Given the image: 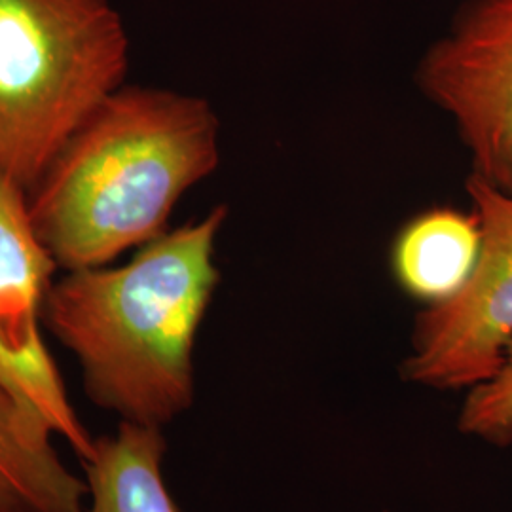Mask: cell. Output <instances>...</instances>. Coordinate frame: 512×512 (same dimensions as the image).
Masks as SVG:
<instances>
[{
    "label": "cell",
    "mask_w": 512,
    "mask_h": 512,
    "mask_svg": "<svg viewBox=\"0 0 512 512\" xmlns=\"http://www.w3.org/2000/svg\"><path fill=\"white\" fill-rule=\"evenodd\" d=\"M164 429L120 421L82 461L90 507L80 512H179L164 478Z\"/></svg>",
    "instance_id": "obj_9"
},
{
    "label": "cell",
    "mask_w": 512,
    "mask_h": 512,
    "mask_svg": "<svg viewBox=\"0 0 512 512\" xmlns=\"http://www.w3.org/2000/svg\"><path fill=\"white\" fill-rule=\"evenodd\" d=\"M219 164L207 99L124 84L27 190L29 217L59 270L109 266L165 234L177 203Z\"/></svg>",
    "instance_id": "obj_2"
},
{
    "label": "cell",
    "mask_w": 512,
    "mask_h": 512,
    "mask_svg": "<svg viewBox=\"0 0 512 512\" xmlns=\"http://www.w3.org/2000/svg\"><path fill=\"white\" fill-rule=\"evenodd\" d=\"M55 433L0 384V512H80L86 478L55 450Z\"/></svg>",
    "instance_id": "obj_7"
},
{
    "label": "cell",
    "mask_w": 512,
    "mask_h": 512,
    "mask_svg": "<svg viewBox=\"0 0 512 512\" xmlns=\"http://www.w3.org/2000/svg\"><path fill=\"white\" fill-rule=\"evenodd\" d=\"M128 71L110 0H0V175L27 192Z\"/></svg>",
    "instance_id": "obj_3"
},
{
    "label": "cell",
    "mask_w": 512,
    "mask_h": 512,
    "mask_svg": "<svg viewBox=\"0 0 512 512\" xmlns=\"http://www.w3.org/2000/svg\"><path fill=\"white\" fill-rule=\"evenodd\" d=\"M482 228L475 211L435 207L408 220L391 249L397 285L423 308L454 298L475 272Z\"/></svg>",
    "instance_id": "obj_8"
},
{
    "label": "cell",
    "mask_w": 512,
    "mask_h": 512,
    "mask_svg": "<svg viewBox=\"0 0 512 512\" xmlns=\"http://www.w3.org/2000/svg\"><path fill=\"white\" fill-rule=\"evenodd\" d=\"M458 429L484 444H512V342L494 376L465 393Z\"/></svg>",
    "instance_id": "obj_10"
},
{
    "label": "cell",
    "mask_w": 512,
    "mask_h": 512,
    "mask_svg": "<svg viewBox=\"0 0 512 512\" xmlns=\"http://www.w3.org/2000/svg\"><path fill=\"white\" fill-rule=\"evenodd\" d=\"M482 228L467 285L416 315L401 376L433 391H469L501 365L512 342V192L469 175L465 184Z\"/></svg>",
    "instance_id": "obj_4"
},
{
    "label": "cell",
    "mask_w": 512,
    "mask_h": 512,
    "mask_svg": "<svg viewBox=\"0 0 512 512\" xmlns=\"http://www.w3.org/2000/svg\"><path fill=\"white\" fill-rule=\"evenodd\" d=\"M219 205L167 230L122 266L65 272L44 327L76 357L86 397L120 421L165 429L196 399L194 348L220 283Z\"/></svg>",
    "instance_id": "obj_1"
},
{
    "label": "cell",
    "mask_w": 512,
    "mask_h": 512,
    "mask_svg": "<svg viewBox=\"0 0 512 512\" xmlns=\"http://www.w3.org/2000/svg\"><path fill=\"white\" fill-rule=\"evenodd\" d=\"M414 78L454 124L471 173L512 192V0H467Z\"/></svg>",
    "instance_id": "obj_5"
},
{
    "label": "cell",
    "mask_w": 512,
    "mask_h": 512,
    "mask_svg": "<svg viewBox=\"0 0 512 512\" xmlns=\"http://www.w3.org/2000/svg\"><path fill=\"white\" fill-rule=\"evenodd\" d=\"M55 270L54 256L29 217L25 188L0 175V384L86 461L95 439L76 414L44 342L42 315Z\"/></svg>",
    "instance_id": "obj_6"
}]
</instances>
